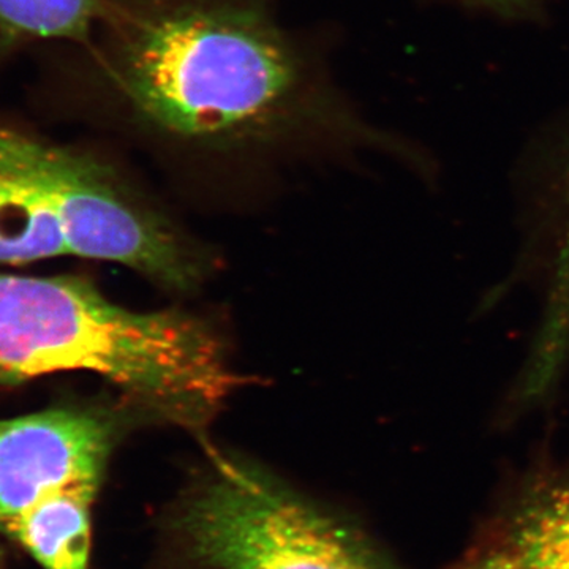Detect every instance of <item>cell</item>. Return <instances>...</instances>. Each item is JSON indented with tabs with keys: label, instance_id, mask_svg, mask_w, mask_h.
Listing matches in <instances>:
<instances>
[{
	"label": "cell",
	"instance_id": "obj_1",
	"mask_svg": "<svg viewBox=\"0 0 569 569\" xmlns=\"http://www.w3.org/2000/svg\"><path fill=\"white\" fill-rule=\"evenodd\" d=\"M121 84L146 121L183 138L257 132L288 110L301 69L274 24L254 10L183 3L137 26Z\"/></svg>",
	"mask_w": 569,
	"mask_h": 569
},
{
	"label": "cell",
	"instance_id": "obj_2",
	"mask_svg": "<svg viewBox=\"0 0 569 569\" xmlns=\"http://www.w3.org/2000/svg\"><path fill=\"white\" fill-rule=\"evenodd\" d=\"M200 358L189 313L123 309L80 277L0 272V381L96 373L160 413L190 391Z\"/></svg>",
	"mask_w": 569,
	"mask_h": 569
},
{
	"label": "cell",
	"instance_id": "obj_3",
	"mask_svg": "<svg viewBox=\"0 0 569 569\" xmlns=\"http://www.w3.org/2000/svg\"><path fill=\"white\" fill-rule=\"evenodd\" d=\"M213 468L174 516L203 569H397L369 539L263 471L212 452Z\"/></svg>",
	"mask_w": 569,
	"mask_h": 569
},
{
	"label": "cell",
	"instance_id": "obj_4",
	"mask_svg": "<svg viewBox=\"0 0 569 569\" xmlns=\"http://www.w3.org/2000/svg\"><path fill=\"white\" fill-rule=\"evenodd\" d=\"M22 151L69 254L129 266L178 290L200 282L198 258L163 222L130 203L102 164L26 133Z\"/></svg>",
	"mask_w": 569,
	"mask_h": 569
},
{
	"label": "cell",
	"instance_id": "obj_5",
	"mask_svg": "<svg viewBox=\"0 0 569 569\" xmlns=\"http://www.w3.org/2000/svg\"><path fill=\"white\" fill-rule=\"evenodd\" d=\"M118 440L116 419L91 408H50L0 421V531L41 498L99 492Z\"/></svg>",
	"mask_w": 569,
	"mask_h": 569
},
{
	"label": "cell",
	"instance_id": "obj_6",
	"mask_svg": "<svg viewBox=\"0 0 569 569\" xmlns=\"http://www.w3.org/2000/svg\"><path fill=\"white\" fill-rule=\"evenodd\" d=\"M511 507L452 569H569V460L542 458Z\"/></svg>",
	"mask_w": 569,
	"mask_h": 569
},
{
	"label": "cell",
	"instance_id": "obj_7",
	"mask_svg": "<svg viewBox=\"0 0 569 569\" xmlns=\"http://www.w3.org/2000/svg\"><path fill=\"white\" fill-rule=\"evenodd\" d=\"M22 137L0 127V264L69 254L58 220L26 162Z\"/></svg>",
	"mask_w": 569,
	"mask_h": 569
},
{
	"label": "cell",
	"instance_id": "obj_8",
	"mask_svg": "<svg viewBox=\"0 0 569 569\" xmlns=\"http://www.w3.org/2000/svg\"><path fill=\"white\" fill-rule=\"evenodd\" d=\"M97 493L63 490L41 498L6 530L44 569H88Z\"/></svg>",
	"mask_w": 569,
	"mask_h": 569
},
{
	"label": "cell",
	"instance_id": "obj_9",
	"mask_svg": "<svg viewBox=\"0 0 569 569\" xmlns=\"http://www.w3.org/2000/svg\"><path fill=\"white\" fill-rule=\"evenodd\" d=\"M518 206L523 241L553 274L569 280V151Z\"/></svg>",
	"mask_w": 569,
	"mask_h": 569
},
{
	"label": "cell",
	"instance_id": "obj_10",
	"mask_svg": "<svg viewBox=\"0 0 569 569\" xmlns=\"http://www.w3.org/2000/svg\"><path fill=\"white\" fill-rule=\"evenodd\" d=\"M99 0H0V31L11 40H82Z\"/></svg>",
	"mask_w": 569,
	"mask_h": 569
},
{
	"label": "cell",
	"instance_id": "obj_11",
	"mask_svg": "<svg viewBox=\"0 0 569 569\" xmlns=\"http://www.w3.org/2000/svg\"><path fill=\"white\" fill-rule=\"evenodd\" d=\"M490 3H496V6H515V3L522 2V0H489Z\"/></svg>",
	"mask_w": 569,
	"mask_h": 569
}]
</instances>
